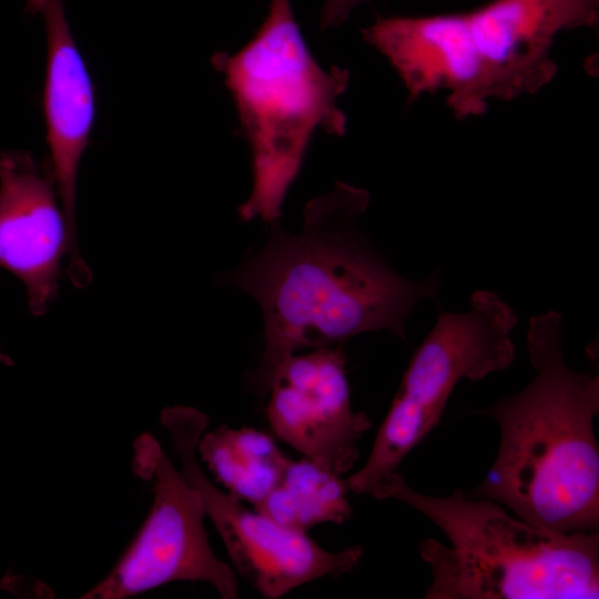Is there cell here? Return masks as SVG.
<instances>
[{
	"instance_id": "cell-2",
	"label": "cell",
	"mask_w": 599,
	"mask_h": 599,
	"mask_svg": "<svg viewBox=\"0 0 599 599\" xmlns=\"http://www.w3.org/2000/svg\"><path fill=\"white\" fill-rule=\"evenodd\" d=\"M527 347L531 382L477 412L497 422L500 444L485 479L467 494L548 530L597 531L599 374L568 366L555 311L530 318Z\"/></svg>"
},
{
	"instance_id": "cell-8",
	"label": "cell",
	"mask_w": 599,
	"mask_h": 599,
	"mask_svg": "<svg viewBox=\"0 0 599 599\" xmlns=\"http://www.w3.org/2000/svg\"><path fill=\"white\" fill-rule=\"evenodd\" d=\"M161 424L170 433L181 475L201 495L205 515L223 540L236 571L264 598H280L304 583L337 577L355 569L361 546L339 551L321 547L306 532L283 527L245 508L214 486L197 461V443L209 417L189 406L166 407Z\"/></svg>"
},
{
	"instance_id": "cell-5",
	"label": "cell",
	"mask_w": 599,
	"mask_h": 599,
	"mask_svg": "<svg viewBox=\"0 0 599 599\" xmlns=\"http://www.w3.org/2000/svg\"><path fill=\"white\" fill-rule=\"evenodd\" d=\"M383 499H396L436 525L450 546L419 542L432 582L426 599H580L599 597V534H561L500 504L456 489L446 497L414 490L403 475Z\"/></svg>"
},
{
	"instance_id": "cell-15",
	"label": "cell",
	"mask_w": 599,
	"mask_h": 599,
	"mask_svg": "<svg viewBox=\"0 0 599 599\" xmlns=\"http://www.w3.org/2000/svg\"><path fill=\"white\" fill-rule=\"evenodd\" d=\"M0 364L1 365L12 364V359L8 355H6L1 349H0Z\"/></svg>"
},
{
	"instance_id": "cell-12",
	"label": "cell",
	"mask_w": 599,
	"mask_h": 599,
	"mask_svg": "<svg viewBox=\"0 0 599 599\" xmlns=\"http://www.w3.org/2000/svg\"><path fill=\"white\" fill-rule=\"evenodd\" d=\"M196 451L229 495L254 507L277 486L290 460L272 436L251 427L203 433Z\"/></svg>"
},
{
	"instance_id": "cell-14",
	"label": "cell",
	"mask_w": 599,
	"mask_h": 599,
	"mask_svg": "<svg viewBox=\"0 0 599 599\" xmlns=\"http://www.w3.org/2000/svg\"><path fill=\"white\" fill-rule=\"evenodd\" d=\"M369 0H325L319 16L321 30L342 26L353 10Z\"/></svg>"
},
{
	"instance_id": "cell-3",
	"label": "cell",
	"mask_w": 599,
	"mask_h": 599,
	"mask_svg": "<svg viewBox=\"0 0 599 599\" xmlns=\"http://www.w3.org/2000/svg\"><path fill=\"white\" fill-rule=\"evenodd\" d=\"M598 20L599 0H491L469 11L380 17L362 35L394 69L408 102L443 90L454 116L466 119L491 100L549 84L557 35Z\"/></svg>"
},
{
	"instance_id": "cell-7",
	"label": "cell",
	"mask_w": 599,
	"mask_h": 599,
	"mask_svg": "<svg viewBox=\"0 0 599 599\" xmlns=\"http://www.w3.org/2000/svg\"><path fill=\"white\" fill-rule=\"evenodd\" d=\"M133 447L134 473L153 480L151 510L113 569L81 598L122 599L189 580L210 583L223 599H236V575L209 544L197 489L174 468L150 434L140 436Z\"/></svg>"
},
{
	"instance_id": "cell-10",
	"label": "cell",
	"mask_w": 599,
	"mask_h": 599,
	"mask_svg": "<svg viewBox=\"0 0 599 599\" xmlns=\"http://www.w3.org/2000/svg\"><path fill=\"white\" fill-rule=\"evenodd\" d=\"M71 241L49 164L29 153L0 154V266L27 288L29 308L42 315L55 298L61 261Z\"/></svg>"
},
{
	"instance_id": "cell-6",
	"label": "cell",
	"mask_w": 599,
	"mask_h": 599,
	"mask_svg": "<svg viewBox=\"0 0 599 599\" xmlns=\"http://www.w3.org/2000/svg\"><path fill=\"white\" fill-rule=\"evenodd\" d=\"M517 323L514 308L484 290L473 293L468 311L438 315L410 357L365 465L347 479L351 491L383 499L404 458L437 425L456 385L512 364Z\"/></svg>"
},
{
	"instance_id": "cell-13",
	"label": "cell",
	"mask_w": 599,
	"mask_h": 599,
	"mask_svg": "<svg viewBox=\"0 0 599 599\" xmlns=\"http://www.w3.org/2000/svg\"><path fill=\"white\" fill-rule=\"evenodd\" d=\"M347 479L302 457L290 459L277 486L255 507L276 524L296 531L351 518Z\"/></svg>"
},
{
	"instance_id": "cell-11",
	"label": "cell",
	"mask_w": 599,
	"mask_h": 599,
	"mask_svg": "<svg viewBox=\"0 0 599 599\" xmlns=\"http://www.w3.org/2000/svg\"><path fill=\"white\" fill-rule=\"evenodd\" d=\"M27 11L39 12L44 20L47 68L42 104L49 163L70 234V258L79 262L77 181L80 161L94 124V87L72 37L63 0H27Z\"/></svg>"
},
{
	"instance_id": "cell-1",
	"label": "cell",
	"mask_w": 599,
	"mask_h": 599,
	"mask_svg": "<svg viewBox=\"0 0 599 599\" xmlns=\"http://www.w3.org/2000/svg\"><path fill=\"white\" fill-rule=\"evenodd\" d=\"M368 204L367 190L338 181L305 204L301 231L271 224L263 247L222 277L262 311V358L247 379L255 394L265 397L277 365L303 349L376 331L407 341L408 316L436 297L437 273L419 281L400 276L364 235L357 220Z\"/></svg>"
},
{
	"instance_id": "cell-9",
	"label": "cell",
	"mask_w": 599,
	"mask_h": 599,
	"mask_svg": "<svg viewBox=\"0 0 599 599\" xmlns=\"http://www.w3.org/2000/svg\"><path fill=\"white\" fill-rule=\"evenodd\" d=\"M345 365L344 345L294 353L274 369L265 396L275 436L341 476L358 459V441L372 427L353 409Z\"/></svg>"
},
{
	"instance_id": "cell-4",
	"label": "cell",
	"mask_w": 599,
	"mask_h": 599,
	"mask_svg": "<svg viewBox=\"0 0 599 599\" xmlns=\"http://www.w3.org/2000/svg\"><path fill=\"white\" fill-rule=\"evenodd\" d=\"M251 153L252 190L237 207L241 221L280 222L285 197L301 173L314 134L344 136L347 116L338 99L347 69L322 67L307 47L291 0H270L251 40L234 53L215 52Z\"/></svg>"
}]
</instances>
